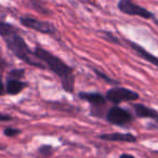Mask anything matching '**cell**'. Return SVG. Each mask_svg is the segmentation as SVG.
<instances>
[{"mask_svg":"<svg viewBox=\"0 0 158 158\" xmlns=\"http://www.w3.org/2000/svg\"><path fill=\"white\" fill-rule=\"evenodd\" d=\"M21 133V130L18 128H12V127H8L3 130V134L8 138H14V136L19 135Z\"/></svg>","mask_w":158,"mask_h":158,"instance_id":"9a60e30c","label":"cell"},{"mask_svg":"<svg viewBox=\"0 0 158 158\" xmlns=\"http://www.w3.org/2000/svg\"><path fill=\"white\" fill-rule=\"evenodd\" d=\"M93 72L95 73V75H98V76L100 77V78H102L104 80V81H106L107 84H110V85H118L119 82L118 81H116L115 79H112V78H110V77L107 76L106 74H104L103 72H101V70H99V69H97V68H93Z\"/></svg>","mask_w":158,"mask_h":158,"instance_id":"4fadbf2b","label":"cell"},{"mask_svg":"<svg viewBox=\"0 0 158 158\" xmlns=\"http://www.w3.org/2000/svg\"><path fill=\"white\" fill-rule=\"evenodd\" d=\"M53 152H54L53 146L48 145V144H44V145H41V146L38 147V154L41 156H44V157L51 156L53 154Z\"/></svg>","mask_w":158,"mask_h":158,"instance_id":"7c38bea8","label":"cell"},{"mask_svg":"<svg viewBox=\"0 0 158 158\" xmlns=\"http://www.w3.org/2000/svg\"><path fill=\"white\" fill-rule=\"evenodd\" d=\"M101 33L103 34L104 39L107 40L108 42H110V44H120V40H119L113 33L107 31H101Z\"/></svg>","mask_w":158,"mask_h":158,"instance_id":"5bb4252c","label":"cell"},{"mask_svg":"<svg viewBox=\"0 0 158 158\" xmlns=\"http://www.w3.org/2000/svg\"><path fill=\"white\" fill-rule=\"evenodd\" d=\"M120 157H121V158H123V157H130V158H133V155H131V154H121Z\"/></svg>","mask_w":158,"mask_h":158,"instance_id":"d6986e66","label":"cell"},{"mask_svg":"<svg viewBox=\"0 0 158 158\" xmlns=\"http://www.w3.org/2000/svg\"><path fill=\"white\" fill-rule=\"evenodd\" d=\"M107 101L112 102L115 105L123 103V102H133L140 99L138 92L131 90V89L125 88V87L114 86L113 88L108 89L105 94Z\"/></svg>","mask_w":158,"mask_h":158,"instance_id":"277c9868","label":"cell"},{"mask_svg":"<svg viewBox=\"0 0 158 158\" xmlns=\"http://www.w3.org/2000/svg\"><path fill=\"white\" fill-rule=\"evenodd\" d=\"M20 23L26 28L33 29V31H36L38 33L46 34V35L53 36V37L56 36L57 34L54 25H52L49 22H46V21H40L38 19L31 18V16H21Z\"/></svg>","mask_w":158,"mask_h":158,"instance_id":"52a82bcc","label":"cell"},{"mask_svg":"<svg viewBox=\"0 0 158 158\" xmlns=\"http://www.w3.org/2000/svg\"><path fill=\"white\" fill-rule=\"evenodd\" d=\"M28 86V84L23 81L21 78L7 76L6 81V92L10 95H18L19 93L23 92L24 89Z\"/></svg>","mask_w":158,"mask_h":158,"instance_id":"ba28073f","label":"cell"},{"mask_svg":"<svg viewBox=\"0 0 158 158\" xmlns=\"http://www.w3.org/2000/svg\"><path fill=\"white\" fill-rule=\"evenodd\" d=\"M117 8L120 12L131 16H140L144 20H152L155 18L153 13L146 8L134 3L132 0H119Z\"/></svg>","mask_w":158,"mask_h":158,"instance_id":"5b68a950","label":"cell"},{"mask_svg":"<svg viewBox=\"0 0 158 158\" xmlns=\"http://www.w3.org/2000/svg\"><path fill=\"white\" fill-rule=\"evenodd\" d=\"M0 36L7 44V48L19 60L33 67L47 69L46 65L36 57L35 52L29 48L24 38L19 33V28L14 25L0 21Z\"/></svg>","mask_w":158,"mask_h":158,"instance_id":"6da1fadb","label":"cell"},{"mask_svg":"<svg viewBox=\"0 0 158 158\" xmlns=\"http://www.w3.org/2000/svg\"><path fill=\"white\" fill-rule=\"evenodd\" d=\"M127 42H128V44L130 46V48H131L132 50H133L134 52L139 55V56L142 57L144 61L153 64L154 66H156V67L158 68V57L157 56H155L154 54H152L151 52H148L146 49H144L142 46L138 44L136 42L131 41V40H127Z\"/></svg>","mask_w":158,"mask_h":158,"instance_id":"9c48e42d","label":"cell"},{"mask_svg":"<svg viewBox=\"0 0 158 158\" xmlns=\"http://www.w3.org/2000/svg\"><path fill=\"white\" fill-rule=\"evenodd\" d=\"M35 55L39 61L46 65L48 69H50L55 76L60 78L62 88L65 92L74 93L75 90V75L74 68L67 65L65 62L50 51L37 46L34 50Z\"/></svg>","mask_w":158,"mask_h":158,"instance_id":"7a4b0ae2","label":"cell"},{"mask_svg":"<svg viewBox=\"0 0 158 158\" xmlns=\"http://www.w3.org/2000/svg\"><path fill=\"white\" fill-rule=\"evenodd\" d=\"M12 117L8 114H5V113H1L0 112V121H2V123H6V121H11L12 120Z\"/></svg>","mask_w":158,"mask_h":158,"instance_id":"2e32d148","label":"cell"},{"mask_svg":"<svg viewBox=\"0 0 158 158\" xmlns=\"http://www.w3.org/2000/svg\"><path fill=\"white\" fill-rule=\"evenodd\" d=\"M105 119L110 125L118 126V127H126V126L129 125L130 123H132L133 116H132L129 110L115 105V106H112V107L106 112Z\"/></svg>","mask_w":158,"mask_h":158,"instance_id":"8992f818","label":"cell"},{"mask_svg":"<svg viewBox=\"0 0 158 158\" xmlns=\"http://www.w3.org/2000/svg\"><path fill=\"white\" fill-rule=\"evenodd\" d=\"M78 98L90 104V114L98 118H105V110L107 106V99L100 92H86L81 91L78 93Z\"/></svg>","mask_w":158,"mask_h":158,"instance_id":"3957f363","label":"cell"},{"mask_svg":"<svg viewBox=\"0 0 158 158\" xmlns=\"http://www.w3.org/2000/svg\"><path fill=\"white\" fill-rule=\"evenodd\" d=\"M8 66H9L8 62L6 61V59L1 55V53H0V69H5V68L8 67Z\"/></svg>","mask_w":158,"mask_h":158,"instance_id":"e0dca14e","label":"cell"},{"mask_svg":"<svg viewBox=\"0 0 158 158\" xmlns=\"http://www.w3.org/2000/svg\"><path fill=\"white\" fill-rule=\"evenodd\" d=\"M133 110L135 113L136 117L139 118H147V119H153L158 123V112L156 110L148 106H145L142 103H134Z\"/></svg>","mask_w":158,"mask_h":158,"instance_id":"8fae6325","label":"cell"},{"mask_svg":"<svg viewBox=\"0 0 158 158\" xmlns=\"http://www.w3.org/2000/svg\"><path fill=\"white\" fill-rule=\"evenodd\" d=\"M6 86L2 81V77H1V74H0V97H2L3 94H6Z\"/></svg>","mask_w":158,"mask_h":158,"instance_id":"ac0fdd59","label":"cell"},{"mask_svg":"<svg viewBox=\"0 0 158 158\" xmlns=\"http://www.w3.org/2000/svg\"><path fill=\"white\" fill-rule=\"evenodd\" d=\"M1 148H2V147H1V146H0V149H1Z\"/></svg>","mask_w":158,"mask_h":158,"instance_id":"ffe728a7","label":"cell"},{"mask_svg":"<svg viewBox=\"0 0 158 158\" xmlns=\"http://www.w3.org/2000/svg\"><path fill=\"white\" fill-rule=\"evenodd\" d=\"M101 140L110 142H121V143H136L138 138L132 133H105L99 135Z\"/></svg>","mask_w":158,"mask_h":158,"instance_id":"30bf717a","label":"cell"}]
</instances>
